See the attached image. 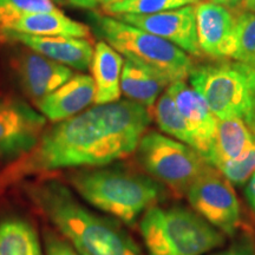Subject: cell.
Masks as SVG:
<instances>
[{"instance_id": "obj_32", "label": "cell", "mask_w": 255, "mask_h": 255, "mask_svg": "<svg viewBox=\"0 0 255 255\" xmlns=\"http://www.w3.org/2000/svg\"><path fill=\"white\" fill-rule=\"evenodd\" d=\"M246 123L248 127L253 126V124L255 123V101H254V105H253V110H252V113L250 115V117H248V120L246 121Z\"/></svg>"}, {"instance_id": "obj_22", "label": "cell", "mask_w": 255, "mask_h": 255, "mask_svg": "<svg viewBox=\"0 0 255 255\" xmlns=\"http://www.w3.org/2000/svg\"><path fill=\"white\" fill-rule=\"evenodd\" d=\"M199 0H124L103 6L107 14L119 17L124 14H154L187 5H196Z\"/></svg>"}, {"instance_id": "obj_25", "label": "cell", "mask_w": 255, "mask_h": 255, "mask_svg": "<svg viewBox=\"0 0 255 255\" xmlns=\"http://www.w3.org/2000/svg\"><path fill=\"white\" fill-rule=\"evenodd\" d=\"M218 170L229 183L237 186L246 183L255 171V143L240 158L221 164Z\"/></svg>"}, {"instance_id": "obj_12", "label": "cell", "mask_w": 255, "mask_h": 255, "mask_svg": "<svg viewBox=\"0 0 255 255\" xmlns=\"http://www.w3.org/2000/svg\"><path fill=\"white\" fill-rule=\"evenodd\" d=\"M12 68L25 95L36 104L75 76L72 69L30 49L15 53Z\"/></svg>"}, {"instance_id": "obj_23", "label": "cell", "mask_w": 255, "mask_h": 255, "mask_svg": "<svg viewBox=\"0 0 255 255\" xmlns=\"http://www.w3.org/2000/svg\"><path fill=\"white\" fill-rule=\"evenodd\" d=\"M53 0H0V31H5L9 25L24 14L57 12Z\"/></svg>"}, {"instance_id": "obj_21", "label": "cell", "mask_w": 255, "mask_h": 255, "mask_svg": "<svg viewBox=\"0 0 255 255\" xmlns=\"http://www.w3.org/2000/svg\"><path fill=\"white\" fill-rule=\"evenodd\" d=\"M154 119L159 129L177 141L186 143L194 149V138L191 136L183 116L178 111L176 104L167 91L155 103Z\"/></svg>"}, {"instance_id": "obj_28", "label": "cell", "mask_w": 255, "mask_h": 255, "mask_svg": "<svg viewBox=\"0 0 255 255\" xmlns=\"http://www.w3.org/2000/svg\"><path fill=\"white\" fill-rule=\"evenodd\" d=\"M245 195H246L248 205L251 206V208L253 209L255 213V171L252 175L250 180L247 181L246 189H245Z\"/></svg>"}, {"instance_id": "obj_19", "label": "cell", "mask_w": 255, "mask_h": 255, "mask_svg": "<svg viewBox=\"0 0 255 255\" xmlns=\"http://www.w3.org/2000/svg\"><path fill=\"white\" fill-rule=\"evenodd\" d=\"M168 82L142 66L126 59L121 76V92L129 101L150 110Z\"/></svg>"}, {"instance_id": "obj_24", "label": "cell", "mask_w": 255, "mask_h": 255, "mask_svg": "<svg viewBox=\"0 0 255 255\" xmlns=\"http://www.w3.org/2000/svg\"><path fill=\"white\" fill-rule=\"evenodd\" d=\"M238 47L233 59L255 69V13L244 11L237 15Z\"/></svg>"}, {"instance_id": "obj_15", "label": "cell", "mask_w": 255, "mask_h": 255, "mask_svg": "<svg viewBox=\"0 0 255 255\" xmlns=\"http://www.w3.org/2000/svg\"><path fill=\"white\" fill-rule=\"evenodd\" d=\"M94 78L76 75L37 103L39 113L51 122H62L84 111L95 102Z\"/></svg>"}, {"instance_id": "obj_29", "label": "cell", "mask_w": 255, "mask_h": 255, "mask_svg": "<svg viewBox=\"0 0 255 255\" xmlns=\"http://www.w3.org/2000/svg\"><path fill=\"white\" fill-rule=\"evenodd\" d=\"M68 1L71 5L76 6V7L94 9L97 7L98 5H101L103 0H68Z\"/></svg>"}, {"instance_id": "obj_8", "label": "cell", "mask_w": 255, "mask_h": 255, "mask_svg": "<svg viewBox=\"0 0 255 255\" xmlns=\"http://www.w3.org/2000/svg\"><path fill=\"white\" fill-rule=\"evenodd\" d=\"M194 212L223 234L234 235L241 222L240 203L231 183L212 167L187 191Z\"/></svg>"}, {"instance_id": "obj_34", "label": "cell", "mask_w": 255, "mask_h": 255, "mask_svg": "<svg viewBox=\"0 0 255 255\" xmlns=\"http://www.w3.org/2000/svg\"><path fill=\"white\" fill-rule=\"evenodd\" d=\"M250 129L252 130V131H253V133L255 135V123L253 124V126H251V127H250Z\"/></svg>"}, {"instance_id": "obj_6", "label": "cell", "mask_w": 255, "mask_h": 255, "mask_svg": "<svg viewBox=\"0 0 255 255\" xmlns=\"http://www.w3.org/2000/svg\"><path fill=\"white\" fill-rule=\"evenodd\" d=\"M188 79L216 119L248 120L255 101V69L237 60L208 64L194 68Z\"/></svg>"}, {"instance_id": "obj_17", "label": "cell", "mask_w": 255, "mask_h": 255, "mask_svg": "<svg viewBox=\"0 0 255 255\" xmlns=\"http://www.w3.org/2000/svg\"><path fill=\"white\" fill-rule=\"evenodd\" d=\"M255 143V135L241 119L219 120L208 163L218 169L245 155Z\"/></svg>"}, {"instance_id": "obj_11", "label": "cell", "mask_w": 255, "mask_h": 255, "mask_svg": "<svg viewBox=\"0 0 255 255\" xmlns=\"http://www.w3.org/2000/svg\"><path fill=\"white\" fill-rule=\"evenodd\" d=\"M201 52L213 59L233 58L238 47L237 14L225 6L205 1L195 5Z\"/></svg>"}, {"instance_id": "obj_20", "label": "cell", "mask_w": 255, "mask_h": 255, "mask_svg": "<svg viewBox=\"0 0 255 255\" xmlns=\"http://www.w3.org/2000/svg\"><path fill=\"white\" fill-rule=\"evenodd\" d=\"M0 255H44L34 228L23 219L0 222Z\"/></svg>"}, {"instance_id": "obj_31", "label": "cell", "mask_w": 255, "mask_h": 255, "mask_svg": "<svg viewBox=\"0 0 255 255\" xmlns=\"http://www.w3.org/2000/svg\"><path fill=\"white\" fill-rule=\"evenodd\" d=\"M242 7L246 9V11H251L255 13V0H244Z\"/></svg>"}, {"instance_id": "obj_9", "label": "cell", "mask_w": 255, "mask_h": 255, "mask_svg": "<svg viewBox=\"0 0 255 255\" xmlns=\"http://www.w3.org/2000/svg\"><path fill=\"white\" fill-rule=\"evenodd\" d=\"M46 119L24 101L0 95V157L20 158L39 142Z\"/></svg>"}, {"instance_id": "obj_1", "label": "cell", "mask_w": 255, "mask_h": 255, "mask_svg": "<svg viewBox=\"0 0 255 255\" xmlns=\"http://www.w3.org/2000/svg\"><path fill=\"white\" fill-rule=\"evenodd\" d=\"M151 122L150 110L132 101L96 104L44 131L28 154L9 167L5 183L60 169L104 167L136 151Z\"/></svg>"}, {"instance_id": "obj_13", "label": "cell", "mask_w": 255, "mask_h": 255, "mask_svg": "<svg viewBox=\"0 0 255 255\" xmlns=\"http://www.w3.org/2000/svg\"><path fill=\"white\" fill-rule=\"evenodd\" d=\"M0 37L78 71L90 69L94 58V45L88 38L32 36L14 31H0Z\"/></svg>"}, {"instance_id": "obj_14", "label": "cell", "mask_w": 255, "mask_h": 255, "mask_svg": "<svg viewBox=\"0 0 255 255\" xmlns=\"http://www.w3.org/2000/svg\"><path fill=\"white\" fill-rule=\"evenodd\" d=\"M167 92L173 97L178 111L189 128L195 143L194 149L208 162L218 127V119L210 111L201 95L193 88L188 87L186 81L171 83Z\"/></svg>"}, {"instance_id": "obj_30", "label": "cell", "mask_w": 255, "mask_h": 255, "mask_svg": "<svg viewBox=\"0 0 255 255\" xmlns=\"http://www.w3.org/2000/svg\"><path fill=\"white\" fill-rule=\"evenodd\" d=\"M210 2H214V4L225 6L227 8H237L242 7V2L244 0H209Z\"/></svg>"}, {"instance_id": "obj_26", "label": "cell", "mask_w": 255, "mask_h": 255, "mask_svg": "<svg viewBox=\"0 0 255 255\" xmlns=\"http://www.w3.org/2000/svg\"><path fill=\"white\" fill-rule=\"evenodd\" d=\"M212 255H255V242L250 235H242L226 250Z\"/></svg>"}, {"instance_id": "obj_18", "label": "cell", "mask_w": 255, "mask_h": 255, "mask_svg": "<svg viewBox=\"0 0 255 255\" xmlns=\"http://www.w3.org/2000/svg\"><path fill=\"white\" fill-rule=\"evenodd\" d=\"M5 31L45 37H90V30L87 25L72 20L62 11L24 14L14 20Z\"/></svg>"}, {"instance_id": "obj_5", "label": "cell", "mask_w": 255, "mask_h": 255, "mask_svg": "<svg viewBox=\"0 0 255 255\" xmlns=\"http://www.w3.org/2000/svg\"><path fill=\"white\" fill-rule=\"evenodd\" d=\"M139 231L148 255H203L225 244L223 233L183 207H151Z\"/></svg>"}, {"instance_id": "obj_3", "label": "cell", "mask_w": 255, "mask_h": 255, "mask_svg": "<svg viewBox=\"0 0 255 255\" xmlns=\"http://www.w3.org/2000/svg\"><path fill=\"white\" fill-rule=\"evenodd\" d=\"M70 184L89 205L127 225L163 197L157 181L123 168H84L70 175Z\"/></svg>"}, {"instance_id": "obj_4", "label": "cell", "mask_w": 255, "mask_h": 255, "mask_svg": "<svg viewBox=\"0 0 255 255\" xmlns=\"http://www.w3.org/2000/svg\"><path fill=\"white\" fill-rule=\"evenodd\" d=\"M97 36L127 59L163 78L168 84L186 81L194 70L190 57L163 38L124 23L115 17L90 13Z\"/></svg>"}, {"instance_id": "obj_33", "label": "cell", "mask_w": 255, "mask_h": 255, "mask_svg": "<svg viewBox=\"0 0 255 255\" xmlns=\"http://www.w3.org/2000/svg\"><path fill=\"white\" fill-rule=\"evenodd\" d=\"M120 1H124V0H103V1H102V6L115 4V2H120Z\"/></svg>"}, {"instance_id": "obj_27", "label": "cell", "mask_w": 255, "mask_h": 255, "mask_svg": "<svg viewBox=\"0 0 255 255\" xmlns=\"http://www.w3.org/2000/svg\"><path fill=\"white\" fill-rule=\"evenodd\" d=\"M46 254L47 255H79L77 251L69 242L49 234L46 238Z\"/></svg>"}, {"instance_id": "obj_16", "label": "cell", "mask_w": 255, "mask_h": 255, "mask_svg": "<svg viewBox=\"0 0 255 255\" xmlns=\"http://www.w3.org/2000/svg\"><path fill=\"white\" fill-rule=\"evenodd\" d=\"M123 64L122 55L107 41L101 40L96 44L91 69L96 88L95 103L97 105L120 101Z\"/></svg>"}, {"instance_id": "obj_2", "label": "cell", "mask_w": 255, "mask_h": 255, "mask_svg": "<svg viewBox=\"0 0 255 255\" xmlns=\"http://www.w3.org/2000/svg\"><path fill=\"white\" fill-rule=\"evenodd\" d=\"M26 191L79 255H142L124 229L83 206L58 181L28 184Z\"/></svg>"}, {"instance_id": "obj_7", "label": "cell", "mask_w": 255, "mask_h": 255, "mask_svg": "<svg viewBox=\"0 0 255 255\" xmlns=\"http://www.w3.org/2000/svg\"><path fill=\"white\" fill-rule=\"evenodd\" d=\"M136 151L142 167L178 195L213 167L186 143L156 131L145 132Z\"/></svg>"}, {"instance_id": "obj_10", "label": "cell", "mask_w": 255, "mask_h": 255, "mask_svg": "<svg viewBox=\"0 0 255 255\" xmlns=\"http://www.w3.org/2000/svg\"><path fill=\"white\" fill-rule=\"evenodd\" d=\"M170 41L184 52L201 56L197 41L195 6L187 5L154 14H124L115 17Z\"/></svg>"}]
</instances>
